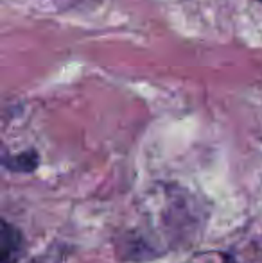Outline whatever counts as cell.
Returning a JSON list of instances; mask_svg holds the SVG:
<instances>
[{
	"mask_svg": "<svg viewBox=\"0 0 262 263\" xmlns=\"http://www.w3.org/2000/svg\"><path fill=\"white\" fill-rule=\"evenodd\" d=\"M0 253L2 260L0 263H18L24 254V236L14 226L7 220L2 222V231H0Z\"/></svg>",
	"mask_w": 262,
	"mask_h": 263,
	"instance_id": "1",
	"label": "cell"
},
{
	"mask_svg": "<svg viewBox=\"0 0 262 263\" xmlns=\"http://www.w3.org/2000/svg\"><path fill=\"white\" fill-rule=\"evenodd\" d=\"M4 166L7 170H13V172H31L38 166V154L34 151H25L16 156L4 158Z\"/></svg>",
	"mask_w": 262,
	"mask_h": 263,
	"instance_id": "2",
	"label": "cell"
},
{
	"mask_svg": "<svg viewBox=\"0 0 262 263\" xmlns=\"http://www.w3.org/2000/svg\"><path fill=\"white\" fill-rule=\"evenodd\" d=\"M230 263H235V261H234V260H232V258H230Z\"/></svg>",
	"mask_w": 262,
	"mask_h": 263,
	"instance_id": "3",
	"label": "cell"
},
{
	"mask_svg": "<svg viewBox=\"0 0 262 263\" xmlns=\"http://www.w3.org/2000/svg\"><path fill=\"white\" fill-rule=\"evenodd\" d=\"M260 2H262V0H260Z\"/></svg>",
	"mask_w": 262,
	"mask_h": 263,
	"instance_id": "4",
	"label": "cell"
}]
</instances>
